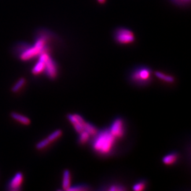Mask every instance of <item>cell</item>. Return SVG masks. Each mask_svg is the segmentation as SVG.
Segmentation results:
<instances>
[{"instance_id":"obj_1","label":"cell","mask_w":191,"mask_h":191,"mask_svg":"<svg viewBox=\"0 0 191 191\" xmlns=\"http://www.w3.org/2000/svg\"><path fill=\"white\" fill-rule=\"evenodd\" d=\"M51 38H53V34L48 32L39 34L33 45L25 44V48L21 51L19 54V59L27 61L39 57L43 53H49V43Z\"/></svg>"},{"instance_id":"obj_2","label":"cell","mask_w":191,"mask_h":191,"mask_svg":"<svg viewBox=\"0 0 191 191\" xmlns=\"http://www.w3.org/2000/svg\"><path fill=\"white\" fill-rule=\"evenodd\" d=\"M94 137L92 148L95 152L102 155H106L112 152L116 139L111 134L109 129L98 131Z\"/></svg>"},{"instance_id":"obj_3","label":"cell","mask_w":191,"mask_h":191,"mask_svg":"<svg viewBox=\"0 0 191 191\" xmlns=\"http://www.w3.org/2000/svg\"><path fill=\"white\" fill-rule=\"evenodd\" d=\"M114 38L117 43L122 45L129 44L135 40L133 32L131 30L124 27H120L115 30Z\"/></svg>"},{"instance_id":"obj_4","label":"cell","mask_w":191,"mask_h":191,"mask_svg":"<svg viewBox=\"0 0 191 191\" xmlns=\"http://www.w3.org/2000/svg\"><path fill=\"white\" fill-rule=\"evenodd\" d=\"M152 77V70L147 67L142 66L136 69L132 74L133 80L139 83H147Z\"/></svg>"},{"instance_id":"obj_5","label":"cell","mask_w":191,"mask_h":191,"mask_svg":"<svg viewBox=\"0 0 191 191\" xmlns=\"http://www.w3.org/2000/svg\"><path fill=\"white\" fill-rule=\"evenodd\" d=\"M111 134L117 139L121 138L124 134V124L121 118H116L112 123L110 129Z\"/></svg>"},{"instance_id":"obj_6","label":"cell","mask_w":191,"mask_h":191,"mask_svg":"<svg viewBox=\"0 0 191 191\" xmlns=\"http://www.w3.org/2000/svg\"><path fill=\"white\" fill-rule=\"evenodd\" d=\"M24 181V175L21 172H17L9 182L7 190L10 191H19L21 190Z\"/></svg>"},{"instance_id":"obj_7","label":"cell","mask_w":191,"mask_h":191,"mask_svg":"<svg viewBox=\"0 0 191 191\" xmlns=\"http://www.w3.org/2000/svg\"><path fill=\"white\" fill-rule=\"evenodd\" d=\"M67 117L78 134L84 131V126L85 121L80 115L78 114H69Z\"/></svg>"},{"instance_id":"obj_8","label":"cell","mask_w":191,"mask_h":191,"mask_svg":"<svg viewBox=\"0 0 191 191\" xmlns=\"http://www.w3.org/2000/svg\"><path fill=\"white\" fill-rule=\"evenodd\" d=\"M45 72L50 79H56L58 76V66L55 61L50 55L45 61Z\"/></svg>"},{"instance_id":"obj_9","label":"cell","mask_w":191,"mask_h":191,"mask_svg":"<svg viewBox=\"0 0 191 191\" xmlns=\"http://www.w3.org/2000/svg\"><path fill=\"white\" fill-rule=\"evenodd\" d=\"M50 54L48 52L42 53L39 56V60L32 69V74L34 76H38L45 72V61H46Z\"/></svg>"},{"instance_id":"obj_10","label":"cell","mask_w":191,"mask_h":191,"mask_svg":"<svg viewBox=\"0 0 191 191\" xmlns=\"http://www.w3.org/2000/svg\"><path fill=\"white\" fill-rule=\"evenodd\" d=\"M10 116L13 120L23 125L29 126L31 124V120L30 118L25 115L19 114L16 112H12L11 113Z\"/></svg>"},{"instance_id":"obj_11","label":"cell","mask_w":191,"mask_h":191,"mask_svg":"<svg viewBox=\"0 0 191 191\" xmlns=\"http://www.w3.org/2000/svg\"><path fill=\"white\" fill-rule=\"evenodd\" d=\"M71 172L69 169H65L63 171L62 174V189L65 190H68V189L71 186Z\"/></svg>"},{"instance_id":"obj_12","label":"cell","mask_w":191,"mask_h":191,"mask_svg":"<svg viewBox=\"0 0 191 191\" xmlns=\"http://www.w3.org/2000/svg\"><path fill=\"white\" fill-rule=\"evenodd\" d=\"M179 155L177 153H170L162 158V162L166 165H173L178 161Z\"/></svg>"},{"instance_id":"obj_13","label":"cell","mask_w":191,"mask_h":191,"mask_svg":"<svg viewBox=\"0 0 191 191\" xmlns=\"http://www.w3.org/2000/svg\"><path fill=\"white\" fill-rule=\"evenodd\" d=\"M84 130L90 135V137H92V136L94 137L98 132V130L94 124L86 121L84 126Z\"/></svg>"},{"instance_id":"obj_14","label":"cell","mask_w":191,"mask_h":191,"mask_svg":"<svg viewBox=\"0 0 191 191\" xmlns=\"http://www.w3.org/2000/svg\"><path fill=\"white\" fill-rule=\"evenodd\" d=\"M25 83H26V79L24 77L20 78L16 82V83L12 87L11 92L13 93H17L19 90H21L23 88Z\"/></svg>"},{"instance_id":"obj_15","label":"cell","mask_w":191,"mask_h":191,"mask_svg":"<svg viewBox=\"0 0 191 191\" xmlns=\"http://www.w3.org/2000/svg\"><path fill=\"white\" fill-rule=\"evenodd\" d=\"M155 76L159 79H160V80H161L163 81H165V82H166L172 83V82H175L174 77H172V76H169V75L165 74L164 73H163V72H159V71L155 72Z\"/></svg>"},{"instance_id":"obj_16","label":"cell","mask_w":191,"mask_h":191,"mask_svg":"<svg viewBox=\"0 0 191 191\" xmlns=\"http://www.w3.org/2000/svg\"><path fill=\"white\" fill-rule=\"evenodd\" d=\"M62 135V131L61 129H56L51 133L48 137L47 139L50 142V143H53L54 141H56L58 139H59Z\"/></svg>"},{"instance_id":"obj_17","label":"cell","mask_w":191,"mask_h":191,"mask_svg":"<svg viewBox=\"0 0 191 191\" xmlns=\"http://www.w3.org/2000/svg\"><path fill=\"white\" fill-rule=\"evenodd\" d=\"M50 144H51L50 142L48 140V139L47 137V138H45V139L40 140L38 143H36L35 149H37V150H42L46 147H47L48 145H50Z\"/></svg>"},{"instance_id":"obj_18","label":"cell","mask_w":191,"mask_h":191,"mask_svg":"<svg viewBox=\"0 0 191 191\" xmlns=\"http://www.w3.org/2000/svg\"><path fill=\"white\" fill-rule=\"evenodd\" d=\"M79 134V142L80 144H85L87 142H88V141L90 139V135L85 131L84 130L82 132H81Z\"/></svg>"},{"instance_id":"obj_19","label":"cell","mask_w":191,"mask_h":191,"mask_svg":"<svg viewBox=\"0 0 191 191\" xmlns=\"http://www.w3.org/2000/svg\"><path fill=\"white\" fill-rule=\"evenodd\" d=\"M146 187V182L144 181H141L138 183H136L132 187V189L135 191H141L143 190Z\"/></svg>"},{"instance_id":"obj_20","label":"cell","mask_w":191,"mask_h":191,"mask_svg":"<svg viewBox=\"0 0 191 191\" xmlns=\"http://www.w3.org/2000/svg\"><path fill=\"white\" fill-rule=\"evenodd\" d=\"M89 190L88 187L86 185H77L71 186L67 191H85Z\"/></svg>"},{"instance_id":"obj_21","label":"cell","mask_w":191,"mask_h":191,"mask_svg":"<svg viewBox=\"0 0 191 191\" xmlns=\"http://www.w3.org/2000/svg\"><path fill=\"white\" fill-rule=\"evenodd\" d=\"M126 188H124L123 186L119 184H113L110 186L108 190L110 191H123L125 190Z\"/></svg>"},{"instance_id":"obj_22","label":"cell","mask_w":191,"mask_h":191,"mask_svg":"<svg viewBox=\"0 0 191 191\" xmlns=\"http://www.w3.org/2000/svg\"><path fill=\"white\" fill-rule=\"evenodd\" d=\"M171 1L176 5L180 6H186L189 4V3L190 2V0H171Z\"/></svg>"},{"instance_id":"obj_23","label":"cell","mask_w":191,"mask_h":191,"mask_svg":"<svg viewBox=\"0 0 191 191\" xmlns=\"http://www.w3.org/2000/svg\"><path fill=\"white\" fill-rule=\"evenodd\" d=\"M100 4H104L106 2V0H97Z\"/></svg>"}]
</instances>
